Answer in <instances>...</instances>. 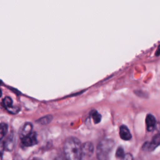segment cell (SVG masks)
Returning a JSON list of instances; mask_svg holds the SVG:
<instances>
[{
  "mask_svg": "<svg viewBox=\"0 0 160 160\" xmlns=\"http://www.w3.org/2000/svg\"><path fill=\"white\" fill-rule=\"evenodd\" d=\"M64 160H82V144L75 137L68 138L64 143Z\"/></svg>",
  "mask_w": 160,
  "mask_h": 160,
  "instance_id": "6da1fadb",
  "label": "cell"
},
{
  "mask_svg": "<svg viewBox=\"0 0 160 160\" xmlns=\"http://www.w3.org/2000/svg\"><path fill=\"white\" fill-rule=\"evenodd\" d=\"M114 146V142L112 139L109 138L102 139L97 146L96 156L98 159L107 160Z\"/></svg>",
  "mask_w": 160,
  "mask_h": 160,
  "instance_id": "7a4b0ae2",
  "label": "cell"
},
{
  "mask_svg": "<svg viewBox=\"0 0 160 160\" xmlns=\"http://www.w3.org/2000/svg\"><path fill=\"white\" fill-rule=\"evenodd\" d=\"M159 146H160V134L159 133L154 135L151 141L146 142L143 144L142 149L146 151H152Z\"/></svg>",
  "mask_w": 160,
  "mask_h": 160,
  "instance_id": "3957f363",
  "label": "cell"
},
{
  "mask_svg": "<svg viewBox=\"0 0 160 160\" xmlns=\"http://www.w3.org/2000/svg\"><path fill=\"white\" fill-rule=\"evenodd\" d=\"M2 104L4 108L11 114H16L19 111V108L13 104L12 99L9 96H6L3 99Z\"/></svg>",
  "mask_w": 160,
  "mask_h": 160,
  "instance_id": "277c9868",
  "label": "cell"
},
{
  "mask_svg": "<svg viewBox=\"0 0 160 160\" xmlns=\"http://www.w3.org/2000/svg\"><path fill=\"white\" fill-rule=\"evenodd\" d=\"M22 144L26 147H31L38 143L37 134L35 132H32L29 134L21 138Z\"/></svg>",
  "mask_w": 160,
  "mask_h": 160,
  "instance_id": "5b68a950",
  "label": "cell"
},
{
  "mask_svg": "<svg viewBox=\"0 0 160 160\" xmlns=\"http://www.w3.org/2000/svg\"><path fill=\"white\" fill-rule=\"evenodd\" d=\"M94 151L93 144L91 142H86L82 144V159L83 158L90 157Z\"/></svg>",
  "mask_w": 160,
  "mask_h": 160,
  "instance_id": "8992f818",
  "label": "cell"
},
{
  "mask_svg": "<svg viewBox=\"0 0 160 160\" xmlns=\"http://www.w3.org/2000/svg\"><path fill=\"white\" fill-rule=\"evenodd\" d=\"M146 126L148 131H152L154 130L156 124V121L154 116L151 114H147L146 117Z\"/></svg>",
  "mask_w": 160,
  "mask_h": 160,
  "instance_id": "52a82bcc",
  "label": "cell"
},
{
  "mask_svg": "<svg viewBox=\"0 0 160 160\" xmlns=\"http://www.w3.org/2000/svg\"><path fill=\"white\" fill-rule=\"evenodd\" d=\"M120 138L124 141H129L132 138V135L128 128L125 125H121L119 128Z\"/></svg>",
  "mask_w": 160,
  "mask_h": 160,
  "instance_id": "ba28073f",
  "label": "cell"
},
{
  "mask_svg": "<svg viewBox=\"0 0 160 160\" xmlns=\"http://www.w3.org/2000/svg\"><path fill=\"white\" fill-rule=\"evenodd\" d=\"M32 132V124L31 122H26L24 124L20 131V137L22 138Z\"/></svg>",
  "mask_w": 160,
  "mask_h": 160,
  "instance_id": "9c48e42d",
  "label": "cell"
},
{
  "mask_svg": "<svg viewBox=\"0 0 160 160\" xmlns=\"http://www.w3.org/2000/svg\"><path fill=\"white\" fill-rule=\"evenodd\" d=\"M14 142H15L14 136L13 134L12 133L8 136L6 142H4L5 149L7 151H12L14 146Z\"/></svg>",
  "mask_w": 160,
  "mask_h": 160,
  "instance_id": "30bf717a",
  "label": "cell"
},
{
  "mask_svg": "<svg viewBox=\"0 0 160 160\" xmlns=\"http://www.w3.org/2000/svg\"><path fill=\"white\" fill-rule=\"evenodd\" d=\"M89 114L95 124H98L100 122V121H101V115L95 109L92 110Z\"/></svg>",
  "mask_w": 160,
  "mask_h": 160,
  "instance_id": "8fae6325",
  "label": "cell"
},
{
  "mask_svg": "<svg viewBox=\"0 0 160 160\" xmlns=\"http://www.w3.org/2000/svg\"><path fill=\"white\" fill-rule=\"evenodd\" d=\"M52 116L51 115H46L45 116H43L42 118H41L40 119H39L38 120H37V122L41 124H48L49 123H50L51 122V121L52 120Z\"/></svg>",
  "mask_w": 160,
  "mask_h": 160,
  "instance_id": "7c38bea8",
  "label": "cell"
},
{
  "mask_svg": "<svg viewBox=\"0 0 160 160\" xmlns=\"http://www.w3.org/2000/svg\"><path fill=\"white\" fill-rule=\"evenodd\" d=\"M8 126L7 124L4 122H2L0 124V141L5 136L6 132H8Z\"/></svg>",
  "mask_w": 160,
  "mask_h": 160,
  "instance_id": "4fadbf2b",
  "label": "cell"
},
{
  "mask_svg": "<svg viewBox=\"0 0 160 160\" xmlns=\"http://www.w3.org/2000/svg\"><path fill=\"white\" fill-rule=\"evenodd\" d=\"M125 155V153H124V150L123 149L122 147L121 146H119V148H118V149H116V154H115V156L118 159H122Z\"/></svg>",
  "mask_w": 160,
  "mask_h": 160,
  "instance_id": "5bb4252c",
  "label": "cell"
},
{
  "mask_svg": "<svg viewBox=\"0 0 160 160\" xmlns=\"http://www.w3.org/2000/svg\"><path fill=\"white\" fill-rule=\"evenodd\" d=\"M4 149V142H0V160H2V156Z\"/></svg>",
  "mask_w": 160,
  "mask_h": 160,
  "instance_id": "9a60e30c",
  "label": "cell"
},
{
  "mask_svg": "<svg viewBox=\"0 0 160 160\" xmlns=\"http://www.w3.org/2000/svg\"><path fill=\"white\" fill-rule=\"evenodd\" d=\"M121 160H133V158L130 153H128L125 154L124 156L121 159Z\"/></svg>",
  "mask_w": 160,
  "mask_h": 160,
  "instance_id": "2e32d148",
  "label": "cell"
},
{
  "mask_svg": "<svg viewBox=\"0 0 160 160\" xmlns=\"http://www.w3.org/2000/svg\"><path fill=\"white\" fill-rule=\"evenodd\" d=\"M156 56H159L160 55V45L158 47V49L155 52Z\"/></svg>",
  "mask_w": 160,
  "mask_h": 160,
  "instance_id": "e0dca14e",
  "label": "cell"
},
{
  "mask_svg": "<svg viewBox=\"0 0 160 160\" xmlns=\"http://www.w3.org/2000/svg\"><path fill=\"white\" fill-rule=\"evenodd\" d=\"M54 160H64V159H63V157L62 156H59L57 158H56Z\"/></svg>",
  "mask_w": 160,
  "mask_h": 160,
  "instance_id": "ac0fdd59",
  "label": "cell"
},
{
  "mask_svg": "<svg viewBox=\"0 0 160 160\" xmlns=\"http://www.w3.org/2000/svg\"><path fill=\"white\" fill-rule=\"evenodd\" d=\"M15 160H23L21 157H16L15 158Z\"/></svg>",
  "mask_w": 160,
  "mask_h": 160,
  "instance_id": "d6986e66",
  "label": "cell"
},
{
  "mask_svg": "<svg viewBox=\"0 0 160 160\" xmlns=\"http://www.w3.org/2000/svg\"><path fill=\"white\" fill-rule=\"evenodd\" d=\"M32 160H42V159L39 158H33Z\"/></svg>",
  "mask_w": 160,
  "mask_h": 160,
  "instance_id": "ffe728a7",
  "label": "cell"
},
{
  "mask_svg": "<svg viewBox=\"0 0 160 160\" xmlns=\"http://www.w3.org/2000/svg\"><path fill=\"white\" fill-rule=\"evenodd\" d=\"M1 96H2V91H1V89H0V98L1 97Z\"/></svg>",
  "mask_w": 160,
  "mask_h": 160,
  "instance_id": "44dd1931",
  "label": "cell"
}]
</instances>
